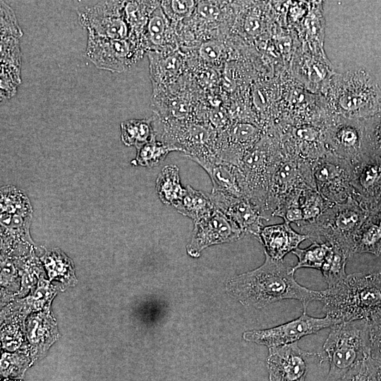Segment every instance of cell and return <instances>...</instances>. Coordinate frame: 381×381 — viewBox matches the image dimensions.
Instances as JSON below:
<instances>
[{
	"label": "cell",
	"instance_id": "obj_1",
	"mask_svg": "<svg viewBox=\"0 0 381 381\" xmlns=\"http://www.w3.org/2000/svg\"><path fill=\"white\" fill-rule=\"evenodd\" d=\"M265 260L259 267L230 278L227 292L246 306L264 308L272 303L295 299L303 310L313 301H319L320 291H313L299 284L294 277V267L284 260H275L265 253Z\"/></svg>",
	"mask_w": 381,
	"mask_h": 381
},
{
	"label": "cell",
	"instance_id": "obj_2",
	"mask_svg": "<svg viewBox=\"0 0 381 381\" xmlns=\"http://www.w3.org/2000/svg\"><path fill=\"white\" fill-rule=\"evenodd\" d=\"M321 291L322 311L337 323L368 320L381 310V271L353 273Z\"/></svg>",
	"mask_w": 381,
	"mask_h": 381
},
{
	"label": "cell",
	"instance_id": "obj_3",
	"mask_svg": "<svg viewBox=\"0 0 381 381\" xmlns=\"http://www.w3.org/2000/svg\"><path fill=\"white\" fill-rule=\"evenodd\" d=\"M282 157L278 138L265 133L260 141L248 151L236 166L237 176L243 195L269 221L267 200L274 171Z\"/></svg>",
	"mask_w": 381,
	"mask_h": 381
},
{
	"label": "cell",
	"instance_id": "obj_4",
	"mask_svg": "<svg viewBox=\"0 0 381 381\" xmlns=\"http://www.w3.org/2000/svg\"><path fill=\"white\" fill-rule=\"evenodd\" d=\"M370 213L358 201L349 198L344 202L332 205L313 222H303L297 226L312 241H322V237L350 258L354 254V236Z\"/></svg>",
	"mask_w": 381,
	"mask_h": 381
},
{
	"label": "cell",
	"instance_id": "obj_5",
	"mask_svg": "<svg viewBox=\"0 0 381 381\" xmlns=\"http://www.w3.org/2000/svg\"><path fill=\"white\" fill-rule=\"evenodd\" d=\"M323 349L329 364L325 381H338L353 367L371 356L368 321L356 320L334 325Z\"/></svg>",
	"mask_w": 381,
	"mask_h": 381
},
{
	"label": "cell",
	"instance_id": "obj_6",
	"mask_svg": "<svg viewBox=\"0 0 381 381\" xmlns=\"http://www.w3.org/2000/svg\"><path fill=\"white\" fill-rule=\"evenodd\" d=\"M329 97L338 116L365 119L381 111V90L371 76L362 70L338 75Z\"/></svg>",
	"mask_w": 381,
	"mask_h": 381
},
{
	"label": "cell",
	"instance_id": "obj_7",
	"mask_svg": "<svg viewBox=\"0 0 381 381\" xmlns=\"http://www.w3.org/2000/svg\"><path fill=\"white\" fill-rule=\"evenodd\" d=\"M126 1H87L77 7L79 20L87 35L111 40L131 37V28L125 16Z\"/></svg>",
	"mask_w": 381,
	"mask_h": 381
},
{
	"label": "cell",
	"instance_id": "obj_8",
	"mask_svg": "<svg viewBox=\"0 0 381 381\" xmlns=\"http://www.w3.org/2000/svg\"><path fill=\"white\" fill-rule=\"evenodd\" d=\"M301 188L316 189L311 162L282 150V157L270 184L267 200L268 219L273 217L274 212L286 196Z\"/></svg>",
	"mask_w": 381,
	"mask_h": 381
},
{
	"label": "cell",
	"instance_id": "obj_9",
	"mask_svg": "<svg viewBox=\"0 0 381 381\" xmlns=\"http://www.w3.org/2000/svg\"><path fill=\"white\" fill-rule=\"evenodd\" d=\"M147 52L144 40L134 36L111 40L87 35L86 57L99 69L121 73Z\"/></svg>",
	"mask_w": 381,
	"mask_h": 381
},
{
	"label": "cell",
	"instance_id": "obj_10",
	"mask_svg": "<svg viewBox=\"0 0 381 381\" xmlns=\"http://www.w3.org/2000/svg\"><path fill=\"white\" fill-rule=\"evenodd\" d=\"M318 192L332 204L342 203L353 197L351 164L327 152L311 162Z\"/></svg>",
	"mask_w": 381,
	"mask_h": 381
},
{
	"label": "cell",
	"instance_id": "obj_11",
	"mask_svg": "<svg viewBox=\"0 0 381 381\" xmlns=\"http://www.w3.org/2000/svg\"><path fill=\"white\" fill-rule=\"evenodd\" d=\"M335 324L336 321L329 317L314 318L303 310L300 317L277 327L246 331L243 334V338L271 349L297 342L305 336L316 334Z\"/></svg>",
	"mask_w": 381,
	"mask_h": 381
},
{
	"label": "cell",
	"instance_id": "obj_12",
	"mask_svg": "<svg viewBox=\"0 0 381 381\" xmlns=\"http://www.w3.org/2000/svg\"><path fill=\"white\" fill-rule=\"evenodd\" d=\"M322 131L328 152L350 163L363 155V119L337 116L327 122Z\"/></svg>",
	"mask_w": 381,
	"mask_h": 381
},
{
	"label": "cell",
	"instance_id": "obj_13",
	"mask_svg": "<svg viewBox=\"0 0 381 381\" xmlns=\"http://www.w3.org/2000/svg\"><path fill=\"white\" fill-rule=\"evenodd\" d=\"M244 235L235 223L216 207L210 217L194 223L186 251L190 256L198 258L207 247L236 241Z\"/></svg>",
	"mask_w": 381,
	"mask_h": 381
},
{
	"label": "cell",
	"instance_id": "obj_14",
	"mask_svg": "<svg viewBox=\"0 0 381 381\" xmlns=\"http://www.w3.org/2000/svg\"><path fill=\"white\" fill-rule=\"evenodd\" d=\"M353 198L369 212L381 202V158L363 154L351 163Z\"/></svg>",
	"mask_w": 381,
	"mask_h": 381
},
{
	"label": "cell",
	"instance_id": "obj_15",
	"mask_svg": "<svg viewBox=\"0 0 381 381\" xmlns=\"http://www.w3.org/2000/svg\"><path fill=\"white\" fill-rule=\"evenodd\" d=\"M320 354L301 349L297 342L269 349L267 368L270 381H305L310 358Z\"/></svg>",
	"mask_w": 381,
	"mask_h": 381
},
{
	"label": "cell",
	"instance_id": "obj_16",
	"mask_svg": "<svg viewBox=\"0 0 381 381\" xmlns=\"http://www.w3.org/2000/svg\"><path fill=\"white\" fill-rule=\"evenodd\" d=\"M210 197L215 207L244 234L258 240L262 229V217L259 210L246 198H240L212 190Z\"/></svg>",
	"mask_w": 381,
	"mask_h": 381
},
{
	"label": "cell",
	"instance_id": "obj_17",
	"mask_svg": "<svg viewBox=\"0 0 381 381\" xmlns=\"http://www.w3.org/2000/svg\"><path fill=\"white\" fill-rule=\"evenodd\" d=\"M306 239H310V237L296 232L290 224L284 222L264 226L258 238L265 248V253L275 260H283L286 254L292 253Z\"/></svg>",
	"mask_w": 381,
	"mask_h": 381
},
{
	"label": "cell",
	"instance_id": "obj_18",
	"mask_svg": "<svg viewBox=\"0 0 381 381\" xmlns=\"http://www.w3.org/2000/svg\"><path fill=\"white\" fill-rule=\"evenodd\" d=\"M26 330L32 345L33 360L47 351L58 337L55 323L47 312L31 315L28 320Z\"/></svg>",
	"mask_w": 381,
	"mask_h": 381
},
{
	"label": "cell",
	"instance_id": "obj_19",
	"mask_svg": "<svg viewBox=\"0 0 381 381\" xmlns=\"http://www.w3.org/2000/svg\"><path fill=\"white\" fill-rule=\"evenodd\" d=\"M170 23L161 5L150 14L143 39L147 52H167L172 40Z\"/></svg>",
	"mask_w": 381,
	"mask_h": 381
},
{
	"label": "cell",
	"instance_id": "obj_20",
	"mask_svg": "<svg viewBox=\"0 0 381 381\" xmlns=\"http://www.w3.org/2000/svg\"><path fill=\"white\" fill-rule=\"evenodd\" d=\"M201 167L210 177L213 190L245 198L238 183L236 165L216 157Z\"/></svg>",
	"mask_w": 381,
	"mask_h": 381
},
{
	"label": "cell",
	"instance_id": "obj_21",
	"mask_svg": "<svg viewBox=\"0 0 381 381\" xmlns=\"http://www.w3.org/2000/svg\"><path fill=\"white\" fill-rule=\"evenodd\" d=\"M148 57L153 91H156L179 73L181 61L179 54L168 52H149Z\"/></svg>",
	"mask_w": 381,
	"mask_h": 381
},
{
	"label": "cell",
	"instance_id": "obj_22",
	"mask_svg": "<svg viewBox=\"0 0 381 381\" xmlns=\"http://www.w3.org/2000/svg\"><path fill=\"white\" fill-rule=\"evenodd\" d=\"M156 191L160 200L167 205L176 208L185 192L180 180L179 169L175 164H169L162 169L156 180Z\"/></svg>",
	"mask_w": 381,
	"mask_h": 381
},
{
	"label": "cell",
	"instance_id": "obj_23",
	"mask_svg": "<svg viewBox=\"0 0 381 381\" xmlns=\"http://www.w3.org/2000/svg\"><path fill=\"white\" fill-rule=\"evenodd\" d=\"M176 209L180 214L191 219L195 223L210 217L216 207L210 195L188 185L186 187L185 194Z\"/></svg>",
	"mask_w": 381,
	"mask_h": 381
},
{
	"label": "cell",
	"instance_id": "obj_24",
	"mask_svg": "<svg viewBox=\"0 0 381 381\" xmlns=\"http://www.w3.org/2000/svg\"><path fill=\"white\" fill-rule=\"evenodd\" d=\"M154 117L130 119L121 123V138L126 146L139 148L150 141L156 135L153 126Z\"/></svg>",
	"mask_w": 381,
	"mask_h": 381
},
{
	"label": "cell",
	"instance_id": "obj_25",
	"mask_svg": "<svg viewBox=\"0 0 381 381\" xmlns=\"http://www.w3.org/2000/svg\"><path fill=\"white\" fill-rule=\"evenodd\" d=\"M160 4L158 1H126L125 16L131 28V36L143 39L150 16Z\"/></svg>",
	"mask_w": 381,
	"mask_h": 381
},
{
	"label": "cell",
	"instance_id": "obj_26",
	"mask_svg": "<svg viewBox=\"0 0 381 381\" xmlns=\"http://www.w3.org/2000/svg\"><path fill=\"white\" fill-rule=\"evenodd\" d=\"M50 279L71 284L76 281L72 261L60 250L47 251L42 258Z\"/></svg>",
	"mask_w": 381,
	"mask_h": 381
},
{
	"label": "cell",
	"instance_id": "obj_27",
	"mask_svg": "<svg viewBox=\"0 0 381 381\" xmlns=\"http://www.w3.org/2000/svg\"><path fill=\"white\" fill-rule=\"evenodd\" d=\"M381 254V229L368 217L354 236L353 253Z\"/></svg>",
	"mask_w": 381,
	"mask_h": 381
},
{
	"label": "cell",
	"instance_id": "obj_28",
	"mask_svg": "<svg viewBox=\"0 0 381 381\" xmlns=\"http://www.w3.org/2000/svg\"><path fill=\"white\" fill-rule=\"evenodd\" d=\"M330 250L331 246L326 241H313L312 244L306 248H297L292 252L298 259L294 270L296 272L298 269L304 267L320 271Z\"/></svg>",
	"mask_w": 381,
	"mask_h": 381
},
{
	"label": "cell",
	"instance_id": "obj_29",
	"mask_svg": "<svg viewBox=\"0 0 381 381\" xmlns=\"http://www.w3.org/2000/svg\"><path fill=\"white\" fill-rule=\"evenodd\" d=\"M136 150V157L131 164L145 167L158 165L170 152L174 151L168 145L158 140L157 135Z\"/></svg>",
	"mask_w": 381,
	"mask_h": 381
},
{
	"label": "cell",
	"instance_id": "obj_30",
	"mask_svg": "<svg viewBox=\"0 0 381 381\" xmlns=\"http://www.w3.org/2000/svg\"><path fill=\"white\" fill-rule=\"evenodd\" d=\"M348 259V256L341 250L331 246V250L320 270L328 287L334 286L347 276L346 265Z\"/></svg>",
	"mask_w": 381,
	"mask_h": 381
},
{
	"label": "cell",
	"instance_id": "obj_31",
	"mask_svg": "<svg viewBox=\"0 0 381 381\" xmlns=\"http://www.w3.org/2000/svg\"><path fill=\"white\" fill-rule=\"evenodd\" d=\"M363 154L381 158V111L363 119Z\"/></svg>",
	"mask_w": 381,
	"mask_h": 381
},
{
	"label": "cell",
	"instance_id": "obj_32",
	"mask_svg": "<svg viewBox=\"0 0 381 381\" xmlns=\"http://www.w3.org/2000/svg\"><path fill=\"white\" fill-rule=\"evenodd\" d=\"M332 205L333 204L325 200L316 189L304 190L300 198V207L303 215V222H313Z\"/></svg>",
	"mask_w": 381,
	"mask_h": 381
},
{
	"label": "cell",
	"instance_id": "obj_33",
	"mask_svg": "<svg viewBox=\"0 0 381 381\" xmlns=\"http://www.w3.org/2000/svg\"><path fill=\"white\" fill-rule=\"evenodd\" d=\"M380 367L381 363L370 356L338 381H381Z\"/></svg>",
	"mask_w": 381,
	"mask_h": 381
},
{
	"label": "cell",
	"instance_id": "obj_34",
	"mask_svg": "<svg viewBox=\"0 0 381 381\" xmlns=\"http://www.w3.org/2000/svg\"><path fill=\"white\" fill-rule=\"evenodd\" d=\"M29 364L28 358L23 353H4L1 360V375L4 377L20 376Z\"/></svg>",
	"mask_w": 381,
	"mask_h": 381
},
{
	"label": "cell",
	"instance_id": "obj_35",
	"mask_svg": "<svg viewBox=\"0 0 381 381\" xmlns=\"http://www.w3.org/2000/svg\"><path fill=\"white\" fill-rule=\"evenodd\" d=\"M195 1H162L161 7L169 20H181L189 16L196 8Z\"/></svg>",
	"mask_w": 381,
	"mask_h": 381
},
{
	"label": "cell",
	"instance_id": "obj_36",
	"mask_svg": "<svg viewBox=\"0 0 381 381\" xmlns=\"http://www.w3.org/2000/svg\"><path fill=\"white\" fill-rule=\"evenodd\" d=\"M370 325V356L381 363V310L368 320Z\"/></svg>",
	"mask_w": 381,
	"mask_h": 381
},
{
	"label": "cell",
	"instance_id": "obj_37",
	"mask_svg": "<svg viewBox=\"0 0 381 381\" xmlns=\"http://www.w3.org/2000/svg\"><path fill=\"white\" fill-rule=\"evenodd\" d=\"M3 347L9 351L17 349L22 343L23 337L18 327L8 326L1 331Z\"/></svg>",
	"mask_w": 381,
	"mask_h": 381
},
{
	"label": "cell",
	"instance_id": "obj_38",
	"mask_svg": "<svg viewBox=\"0 0 381 381\" xmlns=\"http://www.w3.org/2000/svg\"><path fill=\"white\" fill-rule=\"evenodd\" d=\"M202 59L208 62L217 61L223 54V45L217 41H209L203 43L200 48Z\"/></svg>",
	"mask_w": 381,
	"mask_h": 381
},
{
	"label": "cell",
	"instance_id": "obj_39",
	"mask_svg": "<svg viewBox=\"0 0 381 381\" xmlns=\"http://www.w3.org/2000/svg\"><path fill=\"white\" fill-rule=\"evenodd\" d=\"M196 11L198 15L207 20H217L221 14L218 1H198Z\"/></svg>",
	"mask_w": 381,
	"mask_h": 381
},
{
	"label": "cell",
	"instance_id": "obj_40",
	"mask_svg": "<svg viewBox=\"0 0 381 381\" xmlns=\"http://www.w3.org/2000/svg\"><path fill=\"white\" fill-rule=\"evenodd\" d=\"M261 28L260 19L255 17H248L244 23V28L250 35L257 34Z\"/></svg>",
	"mask_w": 381,
	"mask_h": 381
},
{
	"label": "cell",
	"instance_id": "obj_41",
	"mask_svg": "<svg viewBox=\"0 0 381 381\" xmlns=\"http://www.w3.org/2000/svg\"><path fill=\"white\" fill-rule=\"evenodd\" d=\"M369 217L381 229V211H373L369 214Z\"/></svg>",
	"mask_w": 381,
	"mask_h": 381
},
{
	"label": "cell",
	"instance_id": "obj_42",
	"mask_svg": "<svg viewBox=\"0 0 381 381\" xmlns=\"http://www.w3.org/2000/svg\"><path fill=\"white\" fill-rule=\"evenodd\" d=\"M3 381H23L21 380H16V379H8V378H6V379H4Z\"/></svg>",
	"mask_w": 381,
	"mask_h": 381
},
{
	"label": "cell",
	"instance_id": "obj_43",
	"mask_svg": "<svg viewBox=\"0 0 381 381\" xmlns=\"http://www.w3.org/2000/svg\"><path fill=\"white\" fill-rule=\"evenodd\" d=\"M375 210L381 211V202L380 203V205H378L377 208Z\"/></svg>",
	"mask_w": 381,
	"mask_h": 381
}]
</instances>
